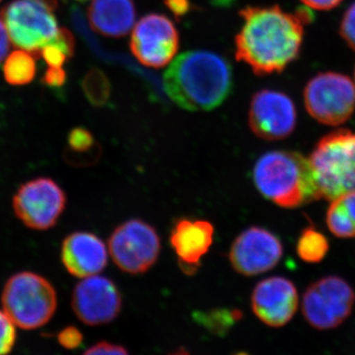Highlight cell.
I'll use <instances>...</instances> for the list:
<instances>
[{
    "label": "cell",
    "instance_id": "cell-1",
    "mask_svg": "<svg viewBox=\"0 0 355 355\" xmlns=\"http://www.w3.org/2000/svg\"><path fill=\"white\" fill-rule=\"evenodd\" d=\"M235 39L236 58L257 76L282 72L297 58L304 39L308 11L292 14L279 6L246 7Z\"/></svg>",
    "mask_w": 355,
    "mask_h": 355
},
{
    "label": "cell",
    "instance_id": "cell-2",
    "mask_svg": "<svg viewBox=\"0 0 355 355\" xmlns=\"http://www.w3.org/2000/svg\"><path fill=\"white\" fill-rule=\"evenodd\" d=\"M163 83L168 97L180 108L210 111L220 106L231 94L232 65L214 51H189L168 67Z\"/></svg>",
    "mask_w": 355,
    "mask_h": 355
},
{
    "label": "cell",
    "instance_id": "cell-3",
    "mask_svg": "<svg viewBox=\"0 0 355 355\" xmlns=\"http://www.w3.org/2000/svg\"><path fill=\"white\" fill-rule=\"evenodd\" d=\"M254 186L284 209H296L321 198L309 158L296 151H268L254 166Z\"/></svg>",
    "mask_w": 355,
    "mask_h": 355
},
{
    "label": "cell",
    "instance_id": "cell-4",
    "mask_svg": "<svg viewBox=\"0 0 355 355\" xmlns=\"http://www.w3.org/2000/svg\"><path fill=\"white\" fill-rule=\"evenodd\" d=\"M1 304L7 316L23 330H35L51 321L58 308L55 287L34 272L14 273L6 282Z\"/></svg>",
    "mask_w": 355,
    "mask_h": 355
},
{
    "label": "cell",
    "instance_id": "cell-5",
    "mask_svg": "<svg viewBox=\"0 0 355 355\" xmlns=\"http://www.w3.org/2000/svg\"><path fill=\"white\" fill-rule=\"evenodd\" d=\"M309 160L322 198L331 202L355 191V132L336 130L324 135Z\"/></svg>",
    "mask_w": 355,
    "mask_h": 355
},
{
    "label": "cell",
    "instance_id": "cell-6",
    "mask_svg": "<svg viewBox=\"0 0 355 355\" xmlns=\"http://www.w3.org/2000/svg\"><path fill=\"white\" fill-rule=\"evenodd\" d=\"M0 18L14 46L35 58L60 36L53 9L41 0H14L2 8Z\"/></svg>",
    "mask_w": 355,
    "mask_h": 355
},
{
    "label": "cell",
    "instance_id": "cell-7",
    "mask_svg": "<svg viewBox=\"0 0 355 355\" xmlns=\"http://www.w3.org/2000/svg\"><path fill=\"white\" fill-rule=\"evenodd\" d=\"M355 305V291L340 277H323L307 287L301 310L308 324L319 331L333 330L345 323Z\"/></svg>",
    "mask_w": 355,
    "mask_h": 355
},
{
    "label": "cell",
    "instance_id": "cell-8",
    "mask_svg": "<svg viewBox=\"0 0 355 355\" xmlns=\"http://www.w3.org/2000/svg\"><path fill=\"white\" fill-rule=\"evenodd\" d=\"M305 108L320 123L338 127L355 111V83L338 72H322L313 77L303 93Z\"/></svg>",
    "mask_w": 355,
    "mask_h": 355
},
{
    "label": "cell",
    "instance_id": "cell-9",
    "mask_svg": "<svg viewBox=\"0 0 355 355\" xmlns=\"http://www.w3.org/2000/svg\"><path fill=\"white\" fill-rule=\"evenodd\" d=\"M67 207L62 187L48 177H38L21 184L12 198L16 217L26 227L46 231L57 225Z\"/></svg>",
    "mask_w": 355,
    "mask_h": 355
},
{
    "label": "cell",
    "instance_id": "cell-10",
    "mask_svg": "<svg viewBox=\"0 0 355 355\" xmlns=\"http://www.w3.org/2000/svg\"><path fill=\"white\" fill-rule=\"evenodd\" d=\"M160 250L157 231L140 219L123 222L110 236L109 251L114 263L130 275L147 272L157 261Z\"/></svg>",
    "mask_w": 355,
    "mask_h": 355
},
{
    "label": "cell",
    "instance_id": "cell-11",
    "mask_svg": "<svg viewBox=\"0 0 355 355\" xmlns=\"http://www.w3.org/2000/svg\"><path fill=\"white\" fill-rule=\"evenodd\" d=\"M176 26L162 14L151 13L137 23L130 37V51L140 64L160 69L171 62L179 50Z\"/></svg>",
    "mask_w": 355,
    "mask_h": 355
},
{
    "label": "cell",
    "instance_id": "cell-12",
    "mask_svg": "<svg viewBox=\"0 0 355 355\" xmlns=\"http://www.w3.org/2000/svg\"><path fill=\"white\" fill-rule=\"evenodd\" d=\"M71 307L77 319L90 327L114 322L123 308V298L116 284L101 275L85 277L74 287Z\"/></svg>",
    "mask_w": 355,
    "mask_h": 355
},
{
    "label": "cell",
    "instance_id": "cell-13",
    "mask_svg": "<svg viewBox=\"0 0 355 355\" xmlns=\"http://www.w3.org/2000/svg\"><path fill=\"white\" fill-rule=\"evenodd\" d=\"M248 121L254 135L261 139H286L297 123L295 104L286 93L263 89L252 98Z\"/></svg>",
    "mask_w": 355,
    "mask_h": 355
},
{
    "label": "cell",
    "instance_id": "cell-14",
    "mask_svg": "<svg viewBox=\"0 0 355 355\" xmlns=\"http://www.w3.org/2000/svg\"><path fill=\"white\" fill-rule=\"evenodd\" d=\"M282 254L284 247L277 235L253 226L236 237L229 251V261L236 272L254 277L272 270Z\"/></svg>",
    "mask_w": 355,
    "mask_h": 355
},
{
    "label": "cell",
    "instance_id": "cell-15",
    "mask_svg": "<svg viewBox=\"0 0 355 355\" xmlns=\"http://www.w3.org/2000/svg\"><path fill=\"white\" fill-rule=\"evenodd\" d=\"M251 306L261 323L270 328H282L297 312L298 291L293 282L286 277H268L254 286Z\"/></svg>",
    "mask_w": 355,
    "mask_h": 355
},
{
    "label": "cell",
    "instance_id": "cell-16",
    "mask_svg": "<svg viewBox=\"0 0 355 355\" xmlns=\"http://www.w3.org/2000/svg\"><path fill=\"white\" fill-rule=\"evenodd\" d=\"M214 227L202 219L180 218L175 221L170 234V244L179 261L180 268L186 275L198 272L203 256L212 246Z\"/></svg>",
    "mask_w": 355,
    "mask_h": 355
},
{
    "label": "cell",
    "instance_id": "cell-17",
    "mask_svg": "<svg viewBox=\"0 0 355 355\" xmlns=\"http://www.w3.org/2000/svg\"><path fill=\"white\" fill-rule=\"evenodd\" d=\"M60 260L69 275L85 279L105 270L108 263V251L97 235L76 231L67 235L62 242Z\"/></svg>",
    "mask_w": 355,
    "mask_h": 355
},
{
    "label": "cell",
    "instance_id": "cell-18",
    "mask_svg": "<svg viewBox=\"0 0 355 355\" xmlns=\"http://www.w3.org/2000/svg\"><path fill=\"white\" fill-rule=\"evenodd\" d=\"M137 18L133 0H93L88 8L91 28L109 38L130 33Z\"/></svg>",
    "mask_w": 355,
    "mask_h": 355
},
{
    "label": "cell",
    "instance_id": "cell-19",
    "mask_svg": "<svg viewBox=\"0 0 355 355\" xmlns=\"http://www.w3.org/2000/svg\"><path fill=\"white\" fill-rule=\"evenodd\" d=\"M102 149L94 135L83 127L72 128L67 137L64 159L69 165L87 167L97 163L101 157Z\"/></svg>",
    "mask_w": 355,
    "mask_h": 355
},
{
    "label": "cell",
    "instance_id": "cell-20",
    "mask_svg": "<svg viewBox=\"0 0 355 355\" xmlns=\"http://www.w3.org/2000/svg\"><path fill=\"white\" fill-rule=\"evenodd\" d=\"M327 225L338 238L355 237V191L331 200L327 211Z\"/></svg>",
    "mask_w": 355,
    "mask_h": 355
},
{
    "label": "cell",
    "instance_id": "cell-21",
    "mask_svg": "<svg viewBox=\"0 0 355 355\" xmlns=\"http://www.w3.org/2000/svg\"><path fill=\"white\" fill-rule=\"evenodd\" d=\"M36 72L35 57L26 51H14L4 62V78L10 85H27L34 80Z\"/></svg>",
    "mask_w": 355,
    "mask_h": 355
},
{
    "label": "cell",
    "instance_id": "cell-22",
    "mask_svg": "<svg viewBox=\"0 0 355 355\" xmlns=\"http://www.w3.org/2000/svg\"><path fill=\"white\" fill-rule=\"evenodd\" d=\"M296 251L305 263L323 261L329 252V241L321 232L312 227L306 228L299 237Z\"/></svg>",
    "mask_w": 355,
    "mask_h": 355
},
{
    "label": "cell",
    "instance_id": "cell-23",
    "mask_svg": "<svg viewBox=\"0 0 355 355\" xmlns=\"http://www.w3.org/2000/svg\"><path fill=\"white\" fill-rule=\"evenodd\" d=\"M84 95L88 102L95 107H104L109 104L112 96L111 81L103 70H89L81 83Z\"/></svg>",
    "mask_w": 355,
    "mask_h": 355
},
{
    "label": "cell",
    "instance_id": "cell-24",
    "mask_svg": "<svg viewBox=\"0 0 355 355\" xmlns=\"http://www.w3.org/2000/svg\"><path fill=\"white\" fill-rule=\"evenodd\" d=\"M195 317L198 323L202 324L212 334L222 336L227 333L242 319L243 314L239 309L229 310L222 308V309L210 310L209 312H198Z\"/></svg>",
    "mask_w": 355,
    "mask_h": 355
},
{
    "label": "cell",
    "instance_id": "cell-25",
    "mask_svg": "<svg viewBox=\"0 0 355 355\" xmlns=\"http://www.w3.org/2000/svg\"><path fill=\"white\" fill-rule=\"evenodd\" d=\"M15 324L7 316L4 311L0 310V355H8L15 345Z\"/></svg>",
    "mask_w": 355,
    "mask_h": 355
},
{
    "label": "cell",
    "instance_id": "cell-26",
    "mask_svg": "<svg viewBox=\"0 0 355 355\" xmlns=\"http://www.w3.org/2000/svg\"><path fill=\"white\" fill-rule=\"evenodd\" d=\"M340 34L349 48L355 51V2L343 14L340 21Z\"/></svg>",
    "mask_w": 355,
    "mask_h": 355
},
{
    "label": "cell",
    "instance_id": "cell-27",
    "mask_svg": "<svg viewBox=\"0 0 355 355\" xmlns=\"http://www.w3.org/2000/svg\"><path fill=\"white\" fill-rule=\"evenodd\" d=\"M58 340L64 349L73 350L80 347L83 342V335L76 327L69 326L60 331Z\"/></svg>",
    "mask_w": 355,
    "mask_h": 355
},
{
    "label": "cell",
    "instance_id": "cell-28",
    "mask_svg": "<svg viewBox=\"0 0 355 355\" xmlns=\"http://www.w3.org/2000/svg\"><path fill=\"white\" fill-rule=\"evenodd\" d=\"M83 355H130V354L123 345L103 340L89 347Z\"/></svg>",
    "mask_w": 355,
    "mask_h": 355
},
{
    "label": "cell",
    "instance_id": "cell-29",
    "mask_svg": "<svg viewBox=\"0 0 355 355\" xmlns=\"http://www.w3.org/2000/svg\"><path fill=\"white\" fill-rule=\"evenodd\" d=\"M67 79V72L64 69L49 67L46 71L44 72L42 83L48 87L60 88L64 85Z\"/></svg>",
    "mask_w": 355,
    "mask_h": 355
},
{
    "label": "cell",
    "instance_id": "cell-30",
    "mask_svg": "<svg viewBox=\"0 0 355 355\" xmlns=\"http://www.w3.org/2000/svg\"><path fill=\"white\" fill-rule=\"evenodd\" d=\"M165 4L177 18L186 16L191 9L190 0H166Z\"/></svg>",
    "mask_w": 355,
    "mask_h": 355
},
{
    "label": "cell",
    "instance_id": "cell-31",
    "mask_svg": "<svg viewBox=\"0 0 355 355\" xmlns=\"http://www.w3.org/2000/svg\"><path fill=\"white\" fill-rule=\"evenodd\" d=\"M308 8L315 10H331L342 3L343 0H301Z\"/></svg>",
    "mask_w": 355,
    "mask_h": 355
},
{
    "label": "cell",
    "instance_id": "cell-32",
    "mask_svg": "<svg viewBox=\"0 0 355 355\" xmlns=\"http://www.w3.org/2000/svg\"><path fill=\"white\" fill-rule=\"evenodd\" d=\"M10 50V38L4 23L0 19V64L6 60Z\"/></svg>",
    "mask_w": 355,
    "mask_h": 355
},
{
    "label": "cell",
    "instance_id": "cell-33",
    "mask_svg": "<svg viewBox=\"0 0 355 355\" xmlns=\"http://www.w3.org/2000/svg\"><path fill=\"white\" fill-rule=\"evenodd\" d=\"M168 355H193L189 352L188 349H184V347H179L176 350H173L172 352H170Z\"/></svg>",
    "mask_w": 355,
    "mask_h": 355
},
{
    "label": "cell",
    "instance_id": "cell-34",
    "mask_svg": "<svg viewBox=\"0 0 355 355\" xmlns=\"http://www.w3.org/2000/svg\"><path fill=\"white\" fill-rule=\"evenodd\" d=\"M44 4H46L50 8L53 9V11L58 8V0H41Z\"/></svg>",
    "mask_w": 355,
    "mask_h": 355
},
{
    "label": "cell",
    "instance_id": "cell-35",
    "mask_svg": "<svg viewBox=\"0 0 355 355\" xmlns=\"http://www.w3.org/2000/svg\"><path fill=\"white\" fill-rule=\"evenodd\" d=\"M232 355H250V354H247V352H236V354H232Z\"/></svg>",
    "mask_w": 355,
    "mask_h": 355
},
{
    "label": "cell",
    "instance_id": "cell-36",
    "mask_svg": "<svg viewBox=\"0 0 355 355\" xmlns=\"http://www.w3.org/2000/svg\"><path fill=\"white\" fill-rule=\"evenodd\" d=\"M76 1L85 2V1H87V0H76Z\"/></svg>",
    "mask_w": 355,
    "mask_h": 355
},
{
    "label": "cell",
    "instance_id": "cell-37",
    "mask_svg": "<svg viewBox=\"0 0 355 355\" xmlns=\"http://www.w3.org/2000/svg\"><path fill=\"white\" fill-rule=\"evenodd\" d=\"M354 83H355V71H354Z\"/></svg>",
    "mask_w": 355,
    "mask_h": 355
},
{
    "label": "cell",
    "instance_id": "cell-38",
    "mask_svg": "<svg viewBox=\"0 0 355 355\" xmlns=\"http://www.w3.org/2000/svg\"><path fill=\"white\" fill-rule=\"evenodd\" d=\"M0 1H1V0H0Z\"/></svg>",
    "mask_w": 355,
    "mask_h": 355
}]
</instances>
